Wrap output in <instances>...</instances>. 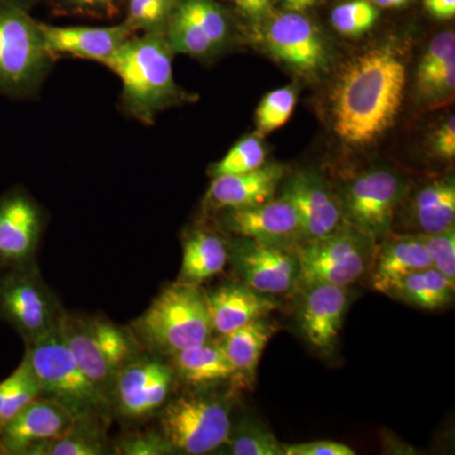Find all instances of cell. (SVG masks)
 Segmentation results:
<instances>
[{
	"label": "cell",
	"mask_w": 455,
	"mask_h": 455,
	"mask_svg": "<svg viewBox=\"0 0 455 455\" xmlns=\"http://www.w3.org/2000/svg\"><path fill=\"white\" fill-rule=\"evenodd\" d=\"M171 367L180 379L191 385H209L236 376L220 341L194 344L170 355Z\"/></svg>",
	"instance_id": "obj_25"
},
{
	"label": "cell",
	"mask_w": 455,
	"mask_h": 455,
	"mask_svg": "<svg viewBox=\"0 0 455 455\" xmlns=\"http://www.w3.org/2000/svg\"><path fill=\"white\" fill-rule=\"evenodd\" d=\"M283 197L298 212L302 242L331 235L343 223L340 200L311 173H298L290 179L284 185Z\"/></svg>",
	"instance_id": "obj_19"
},
{
	"label": "cell",
	"mask_w": 455,
	"mask_h": 455,
	"mask_svg": "<svg viewBox=\"0 0 455 455\" xmlns=\"http://www.w3.org/2000/svg\"><path fill=\"white\" fill-rule=\"evenodd\" d=\"M406 79V66L390 46L368 50L347 61L331 92L335 134L349 146L376 142L396 121Z\"/></svg>",
	"instance_id": "obj_1"
},
{
	"label": "cell",
	"mask_w": 455,
	"mask_h": 455,
	"mask_svg": "<svg viewBox=\"0 0 455 455\" xmlns=\"http://www.w3.org/2000/svg\"><path fill=\"white\" fill-rule=\"evenodd\" d=\"M71 7L90 13H108L112 11L114 0H65Z\"/></svg>",
	"instance_id": "obj_44"
},
{
	"label": "cell",
	"mask_w": 455,
	"mask_h": 455,
	"mask_svg": "<svg viewBox=\"0 0 455 455\" xmlns=\"http://www.w3.org/2000/svg\"><path fill=\"white\" fill-rule=\"evenodd\" d=\"M106 425L94 421H75L64 435L51 440L32 455H104L109 453Z\"/></svg>",
	"instance_id": "obj_29"
},
{
	"label": "cell",
	"mask_w": 455,
	"mask_h": 455,
	"mask_svg": "<svg viewBox=\"0 0 455 455\" xmlns=\"http://www.w3.org/2000/svg\"><path fill=\"white\" fill-rule=\"evenodd\" d=\"M269 52L296 73L313 76L329 62L325 37L313 20L298 12H284L269 20L263 31Z\"/></svg>",
	"instance_id": "obj_13"
},
{
	"label": "cell",
	"mask_w": 455,
	"mask_h": 455,
	"mask_svg": "<svg viewBox=\"0 0 455 455\" xmlns=\"http://www.w3.org/2000/svg\"><path fill=\"white\" fill-rule=\"evenodd\" d=\"M283 455H355V451L348 445L331 440L300 443V444H283Z\"/></svg>",
	"instance_id": "obj_40"
},
{
	"label": "cell",
	"mask_w": 455,
	"mask_h": 455,
	"mask_svg": "<svg viewBox=\"0 0 455 455\" xmlns=\"http://www.w3.org/2000/svg\"><path fill=\"white\" fill-rule=\"evenodd\" d=\"M52 56L40 23L23 0H0V94H32L49 71Z\"/></svg>",
	"instance_id": "obj_6"
},
{
	"label": "cell",
	"mask_w": 455,
	"mask_h": 455,
	"mask_svg": "<svg viewBox=\"0 0 455 455\" xmlns=\"http://www.w3.org/2000/svg\"><path fill=\"white\" fill-rule=\"evenodd\" d=\"M296 103L298 92L291 86L268 92L257 108V136L263 137L283 127L291 118Z\"/></svg>",
	"instance_id": "obj_32"
},
{
	"label": "cell",
	"mask_w": 455,
	"mask_h": 455,
	"mask_svg": "<svg viewBox=\"0 0 455 455\" xmlns=\"http://www.w3.org/2000/svg\"><path fill=\"white\" fill-rule=\"evenodd\" d=\"M40 396V382L25 353L16 370L0 382V429Z\"/></svg>",
	"instance_id": "obj_30"
},
{
	"label": "cell",
	"mask_w": 455,
	"mask_h": 455,
	"mask_svg": "<svg viewBox=\"0 0 455 455\" xmlns=\"http://www.w3.org/2000/svg\"><path fill=\"white\" fill-rule=\"evenodd\" d=\"M414 215L420 233L434 235L454 227L455 185L453 180H435L414 197Z\"/></svg>",
	"instance_id": "obj_27"
},
{
	"label": "cell",
	"mask_w": 455,
	"mask_h": 455,
	"mask_svg": "<svg viewBox=\"0 0 455 455\" xmlns=\"http://www.w3.org/2000/svg\"><path fill=\"white\" fill-rule=\"evenodd\" d=\"M419 94L430 101H442L453 95L455 88V57L438 68L416 73Z\"/></svg>",
	"instance_id": "obj_36"
},
{
	"label": "cell",
	"mask_w": 455,
	"mask_h": 455,
	"mask_svg": "<svg viewBox=\"0 0 455 455\" xmlns=\"http://www.w3.org/2000/svg\"><path fill=\"white\" fill-rule=\"evenodd\" d=\"M319 0H283V7L289 12L304 13L307 9L314 7Z\"/></svg>",
	"instance_id": "obj_45"
},
{
	"label": "cell",
	"mask_w": 455,
	"mask_h": 455,
	"mask_svg": "<svg viewBox=\"0 0 455 455\" xmlns=\"http://www.w3.org/2000/svg\"><path fill=\"white\" fill-rule=\"evenodd\" d=\"M75 420L49 398L38 397L0 430L4 455H32L41 445L64 435Z\"/></svg>",
	"instance_id": "obj_17"
},
{
	"label": "cell",
	"mask_w": 455,
	"mask_h": 455,
	"mask_svg": "<svg viewBox=\"0 0 455 455\" xmlns=\"http://www.w3.org/2000/svg\"><path fill=\"white\" fill-rule=\"evenodd\" d=\"M41 396L64 407L75 421L108 424L112 418L109 398L94 385L77 363L60 328L26 344Z\"/></svg>",
	"instance_id": "obj_4"
},
{
	"label": "cell",
	"mask_w": 455,
	"mask_h": 455,
	"mask_svg": "<svg viewBox=\"0 0 455 455\" xmlns=\"http://www.w3.org/2000/svg\"><path fill=\"white\" fill-rule=\"evenodd\" d=\"M423 239L425 248L429 254L431 266L443 275L455 281V229L449 228L444 232L424 235L419 233Z\"/></svg>",
	"instance_id": "obj_38"
},
{
	"label": "cell",
	"mask_w": 455,
	"mask_h": 455,
	"mask_svg": "<svg viewBox=\"0 0 455 455\" xmlns=\"http://www.w3.org/2000/svg\"><path fill=\"white\" fill-rule=\"evenodd\" d=\"M371 2L379 8H400L406 5L410 0H371Z\"/></svg>",
	"instance_id": "obj_46"
},
{
	"label": "cell",
	"mask_w": 455,
	"mask_h": 455,
	"mask_svg": "<svg viewBox=\"0 0 455 455\" xmlns=\"http://www.w3.org/2000/svg\"><path fill=\"white\" fill-rule=\"evenodd\" d=\"M227 443L233 455H283V444L274 434L252 425L241 427Z\"/></svg>",
	"instance_id": "obj_35"
},
{
	"label": "cell",
	"mask_w": 455,
	"mask_h": 455,
	"mask_svg": "<svg viewBox=\"0 0 455 455\" xmlns=\"http://www.w3.org/2000/svg\"><path fill=\"white\" fill-rule=\"evenodd\" d=\"M454 287V280L429 267L403 278L391 296L419 309L442 310L453 301Z\"/></svg>",
	"instance_id": "obj_28"
},
{
	"label": "cell",
	"mask_w": 455,
	"mask_h": 455,
	"mask_svg": "<svg viewBox=\"0 0 455 455\" xmlns=\"http://www.w3.org/2000/svg\"><path fill=\"white\" fill-rule=\"evenodd\" d=\"M44 232L40 205L22 188L0 196V272L36 263Z\"/></svg>",
	"instance_id": "obj_14"
},
{
	"label": "cell",
	"mask_w": 455,
	"mask_h": 455,
	"mask_svg": "<svg viewBox=\"0 0 455 455\" xmlns=\"http://www.w3.org/2000/svg\"><path fill=\"white\" fill-rule=\"evenodd\" d=\"M0 455H4V449H3L2 439H0Z\"/></svg>",
	"instance_id": "obj_47"
},
{
	"label": "cell",
	"mask_w": 455,
	"mask_h": 455,
	"mask_svg": "<svg viewBox=\"0 0 455 455\" xmlns=\"http://www.w3.org/2000/svg\"><path fill=\"white\" fill-rule=\"evenodd\" d=\"M179 0H128L125 23L133 32L164 36Z\"/></svg>",
	"instance_id": "obj_31"
},
{
	"label": "cell",
	"mask_w": 455,
	"mask_h": 455,
	"mask_svg": "<svg viewBox=\"0 0 455 455\" xmlns=\"http://www.w3.org/2000/svg\"><path fill=\"white\" fill-rule=\"evenodd\" d=\"M164 438L173 451L203 455L227 444L232 430L229 409L215 397L184 395L158 411Z\"/></svg>",
	"instance_id": "obj_9"
},
{
	"label": "cell",
	"mask_w": 455,
	"mask_h": 455,
	"mask_svg": "<svg viewBox=\"0 0 455 455\" xmlns=\"http://www.w3.org/2000/svg\"><path fill=\"white\" fill-rule=\"evenodd\" d=\"M406 185L396 172L374 169L361 173L347 185L340 199L344 220L374 244L390 235Z\"/></svg>",
	"instance_id": "obj_10"
},
{
	"label": "cell",
	"mask_w": 455,
	"mask_h": 455,
	"mask_svg": "<svg viewBox=\"0 0 455 455\" xmlns=\"http://www.w3.org/2000/svg\"><path fill=\"white\" fill-rule=\"evenodd\" d=\"M65 313L36 263L0 272V320L26 344L59 329Z\"/></svg>",
	"instance_id": "obj_8"
},
{
	"label": "cell",
	"mask_w": 455,
	"mask_h": 455,
	"mask_svg": "<svg viewBox=\"0 0 455 455\" xmlns=\"http://www.w3.org/2000/svg\"><path fill=\"white\" fill-rule=\"evenodd\" d=\"M433 267L420 235L387 236L381 251L376 252L372 269V286L377 291L391 295L403 278Z\"/></svg>",
	"instance_id": "obj_23"
},
{
	"label": "cell",
	"mask_w": 455,
	"mask_h": 455,
	"mask_svg": "<svg viewBox=\"0 0 455 455\" xmlns=\"http://www.w3.org/2000/svg\"><path fill=\"white\" fill-rule=\"evenodd\" d=\"M229 259L223 239L208 230H194L182 243V263L179 283L200 286L220 275Z\"/></svg>",
	"instance_id": "obj_24"
},
{
	"label": "cell",
	"mask_w": 455,
	"mask_h": 455,
	"mask_svg": "<svg viewBox=\"0 0 455 455\" xmlns=\"http://www.w3.org/2000/svg\"><path fill=\"white\" fill-rule=\"evenodd\" d=\"M376 244L353 228L340 227L331 235L302 242L296 250L298 283L347 287L372 267Z\"/></svg>",
	"instance_id": "obj_7"
},
{
	"label": "cell",
	"mask_w": 455,
	"mask_h": 455,
	"mask_svg": "<svg viewBox=\"0 0 455 455\" xmlns=\"http://www.w3.org/2000/svg\"><path fill=\"white\" fill-rule=\"evenodd\" d=\"M131 331L143 349L167 357L211 339L212 328L205 291L179 281L169 284L132 323Z\"/></svg>",
	"instance_id": "obj_3"
},
{
	"label": "cell",
	"mask_w": 455,
	"mask_h": 455,
	"mask_svg": "<svg viewBox=\"0 0 455 455\" xmlns=\"http://www.w3.org/2000/svg\"><path fill=\"white\" fill-rule=\"evenodd\" d=\"M172 53L164 36L143 33L132 36L104 64L121 77L125 113L143 124H154L158 114L184 100L173 79Z\"/></svg>",
	"instance_id": "obj_2"
},
{
	"label": "cell",
	"mask_w": 455,
	"mask_h": 455,
	"mask_svg": "<svg viewBox=\"0 0 455 455\" xmlns=\"http://www.w3.org/2000/svg\"><path fill=\"white\" fill-rule=\"evenodd\" d=\"M283 175L278 164H263L250 172L217 176L212 178L206 202L220 211L259 205L274 199Z\"/></svg>",
	"instance_id": "obj_22"
},
{
	"label": "cell",
	"mask_w": 455,
	"mask_h": 455,
	"mask_svg": "<svg viewBox=\"0 0 455 455\" xmlns=\"http://www.w3.org/2000/svg\"><path fill=\"white\" fill-rule=\"evenodd\" d=\"M267 317L253 320L230 333L221 335V348L226 353L235 373L253 381L263 350L276 333L277 326Z\"/></svg>",
	"instance_id": "obj_26"
},
{
	"label": "cell",
	"mask_w": 455,
	"mask_h": 455,
	"mask_svg": "<svg viewBox=\"0 0 455 455\" xmlns=\"http://www.w3.org/2000/svg\"><path fill=\"white\" fill-rule=\"evenodd\" d=\"M298 322L301 333L320 352H331L339 338L349 296L346 287L328 283L304 286Z\"/></svg>",
	"instance_id": "obj_18"
},
{
	"label": "cell",
	"mask_w": 455,
	"mask_h": 455,
	"mask_svg": "<svg viewBox=\"0 0 455 455\" xmlns=\"http://www.w3.org/2000/svg\"><path fill=\"white\" fill-rule=\"evenodd\" d=\"M60 333L90 381L109 401L116 374L143 353L131 328L114 324L103 316L65 313Z\"/></svg>",
	"instance_id": "obj_5"
},
{
	"label": "cell",
	"mask_w": 455,
	"mask_h": 455,
	"mask_svg": "<svg viewBox=\"0 0 455 455\" xmlns=\"http://www.w3.org/2000/svg\"><path fill=\"white\" fill-rule=\"evenodd\" d=\"M379 17V8L371 0H347L333 9L331 20L341 35L358 37L370 31Z\"/></svg>",
	"instance_id": "obj_34"
},
{
	"label": "cell",
	"mask_w": 455,
	"mask_h": 455,
	"mask_svg": "<svg viewBox=\"0 0 455 455\" xmlns=\"http://www.w3.org/2000/svg\"><path fill=\"white\" fill-rule=\"evenodd\" d=\"M173 381L171 364L145 350L116 374L110 391L112 415L130 423L146 421L169 401Z\"/></svg>",
	"instance_id": "obj_11"
},
{
	"label": "cell",
	"mask_w": 455,
	"mask_h": 455,
	"mask_svg": "<svg viewBox=\"0 0 455 455\" xmlns=\"http://www.w3.org/2000/svg\"><path fill=\"white\" fill-rule=\"evenodd\" d=\"M425 8L438 20H449L455 14V0H424Z\"/></svg>",
	"instance_id": "obj_42"
},
{
	"label": "cell",
	"mask_w": 455,
	"mask_h": 455,
	"mask_svg": "<svg viewBox=\"0 0 455 455\" xmlns=\"http://www.w3.org/2000/svg\"><path fill=\"white\" fill-rule=\"evenodd\" d=\"M40 26L51 56L77 57L103 65L134 33L125 22L109 27Z\"/></svg>",
	"instance_id": "obj_20"
},
{
	"label": "cell",
	"mask_w": 455,
	"mask_h": 455,
	"mask_svg": "<svg viewBox=\"0 0 455 455\" xmlns=\"http://www.w3.org/2000/svg\"><path fill=\"white\" fill-rule=\"evenodd\" d=\"M228 251L238 276L256 291L269 296L281 295L298 283V259L287 248L239 236Z\"/></svg>",
	"instance_id": "obj_15"
},
{
	"label": "cell",
	"mask_w": 455,
	"mask_h": 455,
	"mask_svg": "<svg viewBox=\"0 0 455 455\" xmlns=\"http://www.w3.org/2000/svg\"><path fill=\"white\" fill-rule=\"evenodd\" d=\"M455 57V35L453 31H445L436 35L430 44H427L420 64H419L418 73L430 70V68H438L445 64L451 59Z\"/></svg>",
	"instance_id": "obj_39"
},
{
	"label": "cell",
	"mask_w": 455,
	"mask_h": 455,
	"mask_svg": "<svg viewBox=\"0 0 455 455\" xmlns=\"http://www.w3.org/2000/svg\"><path fill=\"white\" fill-rule=\"evenodd\" d=\"M212 331L230 333L253 320L263 319L278 309L277 301L247 284H224L205 292Z\"/></svg>",
	"instance_id": "obj_21"
},
{
	"label": "cell",
	"mask_w": 455,
	"mask_h": 455,
	"mask_svg": "<svg viewBox=\"0 0 455 455\" xmlns=\"http://www.w3.org/2000/svg\"><path fill=\"white\" fill-rule=\"evenodd\" d=\"M434 154L440 158L451 160L455 156V116H449L447 121L435 131L431 145Z\"/></svg>",
	"instance_id": "obj_41"
},
{
	"label": "cell",
	"mask_w": 455,
	"mask_h": 455,
	"mask_svg": "<svg viewBox=\"0 0 455 455\" xmlns=\"http://www.w3.org/2000/svg\"><path fill=\"white\" fill-rule=\"evenodd\" d=\"M223 212L224 227L242 238L287 250L304 241L298 212L283 196L250 208Z\"/></svg>",
	"instance_id": "obj_16"
},
{
	"label": "cell",
	"mask_w": 455,
	"mask_h": 455,
	"mask_svg": "<svg viewBox=\"0 0 455 455\" xmlns=\"http://www.w3.org/2000/svg\"><path fill=\"white\" fill-rule=\"evenodd\" d=\"M114 453L123 455H164L175 453L160 430H139L125 434L116 442Z\"/></svg>",
	"instance_id": "obj_37"
},
{
	"label": "cell",
	"mask_w": 455,
	"mask_h": 455,
	"mask_svg": "<svg viewBox=\"0 0 455 455\" xmlns=\"http://www.w3.org/2000/svg\"><path fill=\"white\" fill-rule=\"evenodd\" d=\"M266 149L259 136H248L238 143L220 161L212 164V176L236 175L259 169L265 164Z\"/></svg>",
	"instance_id": "obj_33"
},
{
	"label": "cell",
	"mask_w": 455,
	"mask_h": 455,
	"mask_svg": "<svg viewBox=\"0 0 455 455\" xmlns=\"http://www.w3.org/2000/svg\"><path fill=\"white\" fill-rule=\"evenodd\" d=\"M277 0H235L238 7L254 18L267 14Z\"/></svg>",
	"instance_id": "obj_43"
},
{
	"label": "cell",
	"mask_w": 455,
	"mask_h": 455,
	"mask_svg": "<svg viewBox=\"0 0 455 455\" xmlns=\"http://www.w3.org/2000/svg\"><path fill=\"white\" fill-rule=\"evenodd\" d=\"M229 36L227 13L212 0H179L164 32L173 53L196 59L220 52Z\"/></svg>",
	"instance_id": "obj_12"
}]
</instances>
